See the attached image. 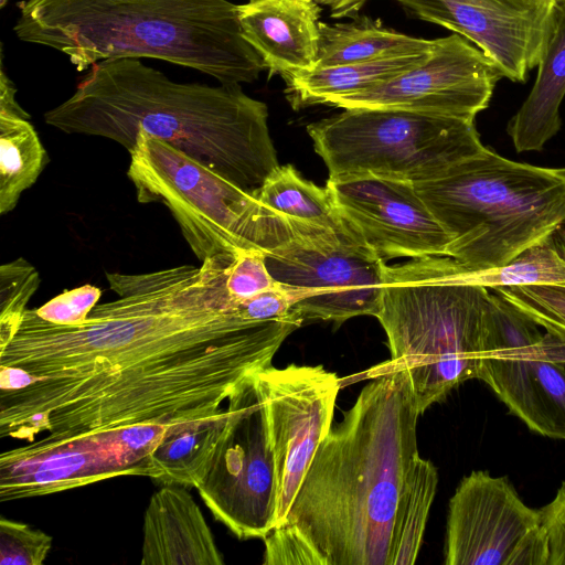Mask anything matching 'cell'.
<instances>
[{
    "mask_svg": "<svg viewBox=\"0 0 565 565\" xmlns=\"http://www.w3.org/2000/svg\"><path fill=\"white\" fill-rule=\"evenodd\" d=\"M232 255L200 266L106 273L117 298L76 326L26 309L0 345V437L36 452L136 426L216 415L248 374L271 365L303 320L246 319L226 286Z\"/></svg>",
    "mask_w": 565,
    "mask_h": 565,
    "instance_id": "1",
    "label": "cell"
},
{
    "mask_svg": "<svg viewBox=\"0 0 565 565\" xmlns=\"http://www.w3.org/2000/svg\"><path fill=\"white\" fill-rule=\"evenodd\" d=\"M366 376L373 380L319 445L278 525L316 565H394L395 524L420 458L422 414L406 369L386 361Z\"/></svg>",
    "mask_w": 565,
    "mask_h": 565,
    "instance_id": "2",
    "label": "cell"
},
{
    "mask_svg": "<svg viewBox=\"0 0 565 565\" xmlns=\"http://www.w3.org/2000/svg\"><path fill=\"white\" fill-rule=\"evenodd\" d=\"M43 119L65 134L103 137L128 151L137 134L146 132L253 193L280 166L267 106L241 84L174 82L137 57L97 62Z\"/></svg>",
    "mask_w": 565,
    "mask_h": 565,
    "instance_id": "3",
    "label": "cell"
},
{
    "mask_svg": "<svg viewBox=\"0 0 565 565\" xmlns=\"http://www.w3.org/2000/svg\"><path fill=\"white\" fill-rule=\"evenodd\" d=\"M17 7V38L60 51L77 71L150 57L242 84L266 68L243 36L237 4L227 0H23Z\"/></svg>",
    "mask_w": 565,
    "mask_h": 565,
    "instance_id": "4",
    "label": "cell"
},
{
    "mask_svg": "<svg viewBox=\"0 0 565 565\" xmlns=\"http://www.w3.org/2000/svg\"><path fill=\"white\" fill-rule=\"evenodd\" d=\"M468 270L502 266L565 224V167L507 159L486 148L414 184Z\"/></svg>",
    "mask_w": 565,
    "mask_h": 565,
    "instance_id": "5",
    "label": "cell"
},
{
    "mask_svg": "<svg viewBox=\"0 0 565 565\" xmlns=\"http://www.w3.org/2000/svg\"><path fill=\"white\" fill-rule=\"evenodd\" d=\"M490 290L452 281L446 256L386 265L376 318L394 366L407 370L423 414L476 379L484 349Z\"/></svg>",
    "mask_w": 565,
    "mask_h": 565,
    "instance_id": "6",
    "label": "cell"
},
{
    "mask_svg": "<svg viewBox=\"0 0 565 565\" xmlns=\"http://www.w3.org/2000/svg\"><path fill=\"white\" fill-rule=\"evenodd\" d=\"M127 171L139 203H161L202 263L244 250L265 255L311 234L170 143L138 132Z\"/></svg>",
    "mask_w": 565,
    "mask_h": 565,
    "instance_id": "7",
    "label": "cell"
},
{
    "mask_svg": "<svg viewBox=\"0 0 565 565\" xmlns=\"http://www.w3.org/2000/svg\"><path fill=\"white\" fill-rule=\"evenodd\" d=\"M307 132L330 180L377 177L418 183L482 152L475 120L422 113L349 108Z\"/></svg>",
    "mask_w": 565,
    "mask_h": 565,
    "instance_id": "8",
    "label": "cell"
},
{
    "mask_svg": "<svg viewBox=\"0 0 565 565\" xmlns=\"http://www.w3.org/2000/svg\"><path fill=\"white\" fill-rule=\"evenodd\" d=\"M256 372L228 396L222 435L196 488L214 518L242 540L264 539L276 526L275 457Z\"/></svg>",
    "mask_w": 565,
    "mask_h": 565,
    "instance_id": "9",
    "label": "cell"
},
{
    "mask_svg": "<svg viewBox=\"0 0 565 565\" xmlns=\"http://www.w3.org/2000/svg\"><path fill=\"white\" fill-rule=\"evenodd\" d=\"M541 329L490 290L476 379L488 384L529 429L565 440V340Z\"/></svg>",
    "mask_w": 565,
    "mask_h": 565,
    "instance_id": "10",
    "label": "cell"
},
{
    "mask_svg": "<svg viewBox=\"0 0 565 565\" xmlns=\"http://www.w3.org/2000/svg\"><path fill=\"white\" fill-rule=\"evenodd\" d=\"M274 278L295 291L302 320L341 324L377 316L386 262L352 231L299 235L265 256Z\"/></svg>",
    "mask_w": 565,
    "mask_h": 565,
    "instance_id": "11",
    "label": "cell"
},
{
    "mask_svg": "<svg viewBox=\"0 0 565 565\" xmlns=\"http://www.w3.org/2000/svg\"><path fill=\"white\" fill-rule=\"evenodd\" d=\"M540 510L527 507L505 477L476 470L449 501L446 565H547Z\"/></svg>",
    "mask_w": 565,
    "mask_h": 565,
    "instance_id": "12",
    "label": "cell"
},
{
    "mask_svg": "<svg viewBox=\"0 0 565 565\" xmlns=\"http://www.w3.org/2000/svg\"><path fill=\"white\" fill-rule=\"evenodd\" d=\"M164 426H136L93 435L36 452L0 455V501L56 493L105 479H153L151 455Z\"/></svg>",
    "mask_w": 565,
    "mask_h": 565,
    "instance_id": "13",
    "label": "cell"
},
{
    "mask_svg": "<svg viewBox=\"0 0 565 565\" xmlns=\"http://www.w3.org/2000/svg\"><path fill=\"white\" fill-rule=\"evenodd\" d=\"M503 76L470 41L454 33L434 40L429 55L411 70L330 106L401 109L475 120Z\"/></svg>",
    "mask_w": 565,
    "mask_h": 565,
    "instance_id": "14",
    "label": "cell"
},
{
    "mask_svg": "<svg viewBox=\"0 0 565 565\" xmlns=\"http://www.w3.org/2000/svg\"><path fill=\"white\" fill-rule=\"evenodd\" d=\"M256 375L266 404L275 457L278 526L286 519L319 445L332 427L340 380L321 365L290 364L281 369L269 365Z\"/></svg>",
    "mask_w": 565,
    "mask_h": 565,
    "instance_id": "15",
    "label": "cell"
},
{
    "mask_svg": "<svg viewBox=\"0 0 565 565\" xmlns=\"http://www.w3.org/2000/svg\"><path fill=\"white\" fill-rule=\"evenodd\" d=\"M413 18L473 43L503 77L524 83L540 63L559 0H395Z\"/></svg>",
    "mask_w": 565,
    "mask_h": 565,
    "instance_id": "16",
    "label": "cell"
},
{
    "mask_svg": "<svg viewBox=\"0 0 565 565\" xmlns=\"http://www.w3.org/2000/svg\"><path fill=\"white\" fill-rule=\"evenodd\" d=\"M326 186L344 223L383 260L448 256L450 238L414 183L355 177Z\"/></svg>",
    "mask_w": 565,
    "mask_h": 565,
    "instance_id": "17",
    "label": "cell"
},
{
    "mask_svg": "<svg viewBox=\"0 0 565 565\" xmlns=\"http://www.w3.org/2000/svg\"><path fill=\"white\" fill-rule=\"evenodd\" d=\"M320 6L310 0H254L237 6L244 39L271 75L316 68Z\"/></svg>",
    "mask_w": 565,
    "mask_h": 565,
    "instance_id": "18",
    "label": "cell"
},
{
    "mask_svg": "<svg viewBox=\"0 0 565 565\" xmlns=\"http://www.w3.org/2000/svg\"><path fill=\"white\" fill-rule=\"evenodd\" d=\"M142 565H222L224 558L192 495L162 484L145 512Z\"/></svg>",
    "mask_w": 565,
    "mask_h": 565,
    "instance_id": "19",
    "label": "cell"
},
{
    "mask_svg": "<svg viewBox=\"0 0 565 565\" xmlns=\"http://www.w3.org/2000/svg\"><path fill=\"white\" fill-rule=\"evenodd\" d=\"M533 87L507 131L518 152L540 151L559 130L565 97V0H559Z\"/></svg>",
    "mask_w": 565,
    "mask_h": 565,
    "instance_id": "20",
    "label": "cell"
},
{
    "mask_svg": "<svg viewBox=\"0 0 565 565\" xmlns=\"http://www.w3.org/2000/svg\"><path fill=\"white\" fill-rule=\"evenodd\" d=\"M319 29L316 68L424 54L434 44V40L401 33L367 15H356L342 23L319 22Z\"/></svg>",
    "mask_w": 565,
    "mask_h": 565,
    "instance_id": "21",
    "label": "cell"
},
{
    "mask_svg": "<svg viewBox=\"0 0 565 565\" xmlns=\"http://www.w3.org/2000/svg\"><path fill=\"white\" fill-rule=\"evenodd\" d=\"M429 53L430 51L424 54L394 56L287 74L282 76L286 83L285 93L295 109L318 104L330 105L338 98L390 81L420 64Z\"/></svg>",
    "mask_w": 565,
    "mask_h": 565,
    "instance_id": "22",
    "label": "cell"
},
{
    "mask_svg": "<svg viewBox=\"0 0 565 565\" xmlns=\"http://www.w3.org/2000/svg\"><path fill=\"white\" fill-rule=\"evenodd\" d=\"M226 417L222 408L209 418L168 427L151 455L153 480L196 489L207 472Z\"/></svg>",
    "mask_w": 565,
    "mask_h": 565,
    "instance_id": "23",
    "label": "cell"
},
{
    "mask_svg": "<svg viewBox=\"0 0 565 565\" xmlns=\"http://www.w3.org/2000/svg\"><path fill=\"white\" fill-rule=\"evenodd\" d=\"M268 209L311 231L347 232L327 186L303 179L290 164L279 166L255 192Z\"/></svg>",
    "mask_w": 565,
    "mask_h": 565,
    "instance_id": "24",
    "label": "cell"
},
{
    "mask_svg": "<svg viewBox=\"0 0 565 565\" xmlns=\"http://www.w3.org/2000/svg\"><path fill=\"white\" fill-rule=\"evenodd\" d=\"M45 164V148L29 118L0 115V215L14 210Z\"/></svg>",
    "mask_w": 565,
    "mask_h": 565,
    "instance_id": "25",
    "label": "cell"
},
{
    "mask_svg": "<svg viewBox=\"0 0 565 565\" xmlns=\"http://www.w3.org/2000/svg\"><path fill=\"white\" fill-rule=\"evenodd\" d=\"M446 270L452 281L489 290L527 285L565 287V255L556 247L554 237L530 247L502 266L488 269L468 270L447 256Z\"/></svg>",
    "mask_w": 565,
    "mask_h": 565,
    "instance_id": "26",
    "label": "cell"
},
{
    "mask_svg": "<svg viewBox=\"0 0 565 565\" xmlns=\"http://www.w3.org/2000/svg\"><path fill=\"white\" fill-rule=\"evenodd\" d=\"M437 483L438 473L434 463L419 458L409 491L395 524L394 565L415 563Z\"/></svg>",
    "mask_w": 565,
    "mask_h": 565,
    "instance_id": "27",
    "label": "cell"
},
{
    "mask_svg": "<svg viewBox=\"0 0 565 565\" xmlns=\"http://www.w3.org/2000/svg\"><path fill=\"white\" fill-rule=\"evenodd\" d=\"M39 286V271L26 259L19 257L0 266V345L15 332Z\"/></svg>",
    "mask_w": 565,
    "mask_h": 565,
    "instance_id": "28",
    "label": "cell"
},
{
    "mask_svg": "<svg viewBox=\"0 0 565 565\" xmlns=\"http://www.w3.org/2000/svg\"><path fill=\"white\" fill-rule=\"evenodd\" d=\"M492 291L515 306L545 332L565 340V287L527 285Z\"/></svg>",
    "mask_w": 565,
    "mask_h": 565,
    "instance_id": "29",
    "label": "cell"
},
{
    "mask_svg": "<svg viewBox=\"0 0 565 565\" xmlns=\"http://www.w3.org/2000/svg\"><path fill=\"white\" fill-rule=\"evenodd\" d=\"M52 536L30 525L0 519V564L42 565L52 547Z\"/></svg>",
    "mask_w": 565,
    "mask_h": 565,
    "instance_id": "30",
    "label": "cell"
},
{
    "mask_svg": "<svg viewBox=\"0 0 565 565\" xmlns=\"http://www.w3.org/2000/svg\"><path fill=\"white\" fill-rule=\"evenodd\" d=\"M265 256L258 250H244L228 265L225 286L235 303L282 286L270 274Z\"/></svg>",
    "mask_w": 565,
    "mask_h": 565,
    "instance_id": "31",
    "label": "cell"
},
{
    "mask_svg": "<svg viewBox=\"0 0 565 565\" xmlns=\"http://www.w3.org/2000/svg\"><path fill=\"white\" fill-rule=\"evenodd\" d=\"M102 290L93 285H83L64 290L43 306L35 308L44 320L64 326L83 323L90 311L97 306Z\"/></svg>",
    "mask_w": 565,
    "mask_h": 565,
    "instance_id": "32",
    "label": "cell"
},
{
    "mask_svg": "<svg viewBox=\"0 0 565 565\" xmlns=\"http://www.w3.org/2000/svg\"><path fill=\"white\" fill-rule=\"evenodd\" d=\"M297 296L294 290L281 286L266 290L237 302L239 312L249 320L263 321L285 318L292 313Z\"/></svg>",
    "mask_w": 565,
    "mask_h": 565,
    "instance_id": "33",
    "label": "cell"
},
{
    "mask_svg": "<svg viewBox=\"0 0 565 565\" xmlns=\"http://www.w3.org/2000/svg\"><path fill=\"white\" fill-rule=\"evenodd\" d=\"M540 513L547 537V565H565V481Z\"/></svg>",
    "mask_w": 565,
    "mask_h": 565,
    "instance_id": "34",
    "label": "cell"
},
{
    "mask_svg": "<svg viewBox=\"0 0 565 565\" xmlns=\"http://www.w3.org/2000/svg\"><path fill=\"white\" fill-rule=\"evenodd\" d=\"M15 94L17 88L6 74L2 65L0 76V115H14L30 119V115L17 102Z\"/></svg>",
    "mask_w": 565,
    "mask_h": 565,
    "instance_id": "35",
    "label": "cell"
},
{
    "mask_svg": "<svg viewBox=\"0 0 565 565\" xmlns=\"http://www.w3.org/2000/svg\"><path fill=\"white\" fill-rule=\"evenodd\" d=\"M319 6L327 7L331 18H354L363 6L370 0H310Z\"/></svg>",
    "mask_w": 565,
    "mask_h": 565,
    "instance_id": "36",
    "label": "cell"
},
{
    "mask_svg": "<svg viewBox=\"0 0 565 565\" xmlns=\"http://www.w3.org/2000/svg\"><path fill=\"white\" fill-rule=\"evenodd\" d=\"M8 0H0V8L3 9Z\"/></svg>",
    "mask_w": 565,
    "mask_h": 565,
    "instance_id": "37",
    "label": "cell"
},
{
    "mask_svg": "<svg viewBox=\"0 0 565 565\" xmlns=\"http://www.w3.org/2000/svg\"><path fill=\"white\" fill-rule=\"evenodd\" d=\"M563 254L565 255V236H564V243H563Z\"/></svg>",
    "mask_w": 565,
    "mask_h": 565,
    "instance_id": "38",
    "label": "cell"
},
{
    "mask_svg": "<svg viewBox=\"0 0 565 565\" xmlns=\"http://www.w3.org/2000/svg\"><path fill=\"white\" fill-rule=\"evenodd\" d=\"M249 1H254V0H249Z\"/></svg>",
    "mask_w": 565,
    "mask_h": 565,
    "instance_id": "39",
    "label": "cell"
}]
</instances>
